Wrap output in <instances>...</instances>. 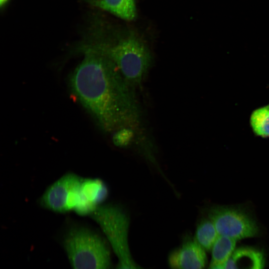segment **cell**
Returning a JSON list of instances; mask_svg holds the SVG:
<instances>
[{
    "instance_id": "8",
    "label": "cell",
    "mask_w": 269,
    "mask_h": 269,
    "mask_svg": "<svg viewBox=\"0 0 269 269\" xmlns=\"http://www.w3.org/2000/svg\"><path fill=\"white\" fill-rule=\"evenodd\" d=\"M263 253L250 247H241L234 251L225 264V269H264Z\"/></svg>"
},
{
    "instance_id": "4",
    "label": "cell",
    "mask_w": 269,
    "mask_h": 269,
    "mask_svg": "<svg viewBox=\"0 0 269 269\" xmlns=\"http://www.w3.org/2000/svg\"><path fill=\"white\" fill-rule=\"evenodd\" d=\"M208 215L220 236L237 241L255 237L259 233L255 221L239 209L216 207L211 209Z\"/></svg>"
},
{
    "instance_id": "6",
    "label": "cell",
    "mask_w": 269,
    "mask_h": 269,
    "mask_svg": "<svg viewBox=\"0 0 269 269\" xmlns=\"http://www.w3.org/2000/svg\"><path fill=\"white\" fill-rule=\"evenodd\" d=\"M205 251L194 240H187L170 253L168 266L171 269H205Z\"/></svg>"
},
{
    "instance_id": "9",
    "label": "cell",
    "mask_w": 269,
    "mask_h": 269,
    "mask_svg": "<svg viewBox=\"0 0 269 269\" xmlns=\"http://www.w3.org/2000/svg\"><path fill=\"white\" fill-rule=\"evenodd\" d=\"M93 7L108 12L124 20L131 21L136 16L135 0H82Z\"/></svg>"
},
{
    "instance_id": "2",
    "label": "cell",
    "mask_w": 269,
    "mask_h": 269,
    "mask_svg": "<svg viewBox=\"0 0 269 269\" xmlns=\"http://www.w3.org/2000/svg\"><path fill=\"white\" fill-rule=\"evenodd\" d=\"M63 244L72 269H110L109 245L95 232L86 227L72 228L64 237Z\"/></svg>"
},
{
    "instance_id": "13",
    "label": "cell",
    "mask_w": 269,
    "mask_h": 269,
    "mask_svg": "<svg viewBox=\"0 0 269 269\" xmlns=\"http://www.w3.org/2000/svg\"><path fill=\"white\" fill-rule=\"evenodd\" d=\"M133 136L132 128H123L117 130L113 136V140L116 145L124 146L130 143Z\"/></svg>"
},
{
    "instance_id": "1",
    "label": "cell",
    "mask_w": 269,
    "mask_h": 269,
    "mask_svg": "<svg viewBox=\"0 0 269 269\" xmlns=\"http://www.w3.org/2000/svg\"><path fill=\"white\" fill-rule=\"evenodd\" d=\"M83 54L69 80L73 94L104 131L136 126L139 110L129 82L105 55Z\"/></svg>"
},
{
    "instance_id": "5",
    "label": "cell",
    "mask_w": 269,
    "mask_h": 269,
    "mask_svg": "<svg viewBox=\"0 0 269 269\" xmlns=\"http://www.w3.org/2000/svg\"><path fill=\"white\" fill-rule=\"evenodd\" d=\"M82 178L73 173H67L50 185L40 198L44 208L57 213L74 210L79 198Z\"/></svg>"
},
{
    "instance_id": "7",
    "label": "cell",
    "mask_w": 269,
    "mask_h": 269,
    "mask_svg": "<svg viewBox=\"0 0 269 269\" xmlns=\"http://www.w3.org/2000/svg\"><path fill=\"white\" fill-rule=\"evenodd\" d=\"M108 196L106 184L99 178H82L78 202L74 210L80 216L91 215Z\"/></svg>"
},
{
    "instance_id": "12",
    "label": "cell",
    "mask_w": 269,
    "mask_h": 269,
    "mask_svg": "<svg viewBox=\"0 0 269 269\" xmlns=\"http://www.w3.org/2000/svg\"><path fill=\"white\" fill-rule=\"evenodd\" d=\"M250 124L256 135L269 137V105L254 110L250 116Z\"/></svg>"
},
{
    "instance_id": "14",
    "label": "cell",
    "mask_w": 269,
    "mask_h": 269,
    "mask_svg": "<svg viewBox=\"0 0 269 269\" xmlns=\"http://www.w3.org/2000/svg\"><path fill=\"white\" fill-rule=\"evenodd\" d=\"M117 258L116 269H145L135 262L131 253L120 255Z\"/></svg>"
},
{
    "instance_id": "16",
    "label": "cell",
    "mask_w": 269,
    "mask_h": 269,
    "mask_svg": "<svg viewBox=\"0 0 269 269\" xmlns=\"http://www.w3.org/2000/svg\"><path fill=\"white\" fill-rule=\"evenodd\" d=\"M209 269H225L224 266H217L210 267Z\"/></svg>"
},
{
    "instance_id": "10",
    "label": "cell",
    "mask_w": 269,
    "mask_h": 269,
    "mask_svg": "<svg viewBox=\"0 0 269 269\" xmlns=\"http://www.w3.org/2000/svg\"><path fill=\"white\" fill-rule=\"evenodd\" d=\"M237 240L219 236L212 249L210 267L225 266L235 251Z\"/></svg>"
},
{
    "instance_id": "11",
    "label": "cell",
    "mask_w": 269,
    "mask_h": 269,
    "mask_svg": "<svg viewBox=\"0 0 269 269\" xmlns=\"http://www.w3.org/2000/svg\"><path fill=\"white\" fill-rule=\"evenodd\" d=\"M219 235L211 219H202L197 226L194 240L205 251L211 249Z\"/></svg>"
},
{
    "instance_id": "15",
    "label": "cell",
    "mask_w": 269,
    "mask_h": 269,
    "mask_svg": "<svg viewBox=\"0 0 269 269\" xmlns=\"http://www.w3.org/2000/svg\"><path fill=\"white\" fill-rule=\"evenodd\" d=\"M8 1L9 0H0V7L3 8V7H4L6 5Z\"/></svg>"
},
{
    "instance_id": "3",
    "label": "cell",
    "mask_w": 269,
    "mask_h": 269,
    "mask_svg": "<svg viewBox=\"0 0 269 269\" xmlns=\"http://www.w3.org/2000/svg\"><path fill=\"white\" fill-rule=\"evenodd\" d=\"M90 216L100 226L116 256L130 251L129 219L122 209L111 204L101 205Z\"/></svg>"
}]
</instances>
